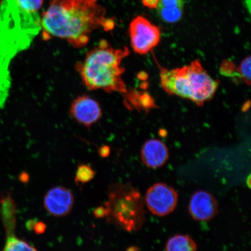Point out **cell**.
Listing matches in <instances>:
<instances>
[{"label": "cell", "instance_id": "1", "mask_svg": "<svg viewBox=\"0 0 251 251\" xmlns=\"http://www.w3.org/2000/svg\"><path fill=\"white\" fill-rule=\"evenodd\" d=\"M98 0H51L41 17L43 39H64L75 47L82 48L91 34L103 27L107 18L105 9Z\"/></svg>", "mask_w": 251, "mask_h": 251}, {"label": "cell", "instance_id": "2", "mask_svg": "<svg viewBox=\"0 0 251 251\" xmlns=\"http://www.w3.org/2000/svg\"><path fill=\"white\" fill-rule=\"evenodd\" d=\"M128 55L127 47L114 49L107 41L101 40L75 68L87 89L125 94L127 87L122 78L125 70L121 64Z\"/></svg>", "mask_w": 251, "mask_h": 251}, {"label": "cell", "instance_id": "3", "mask_svg": "<svg viewBox=\"0 0 251 251\" xmlns=\"http://www.w3.org/2000/svg\"><path fill=\"white\" fill-rule=\"evenodd\" d=\"M158 65L161 86L169 94L190 100L202 106L213 98L218 89L219 81L209 76L199 60L171 70Z\"/></svg>", "mask_w": 251, "mask_h": 251}, {"label": "cell", "instance_id": "4", "mask_svg": "<svg viewBox=\"0 0 251 251\" xmlns=\"http://www.w3.org/2000/svg\"><path fill=\"white\" fill-rule=\"evenodd\" d=\"M144 204L140 191L130 183H112L104 204L108 210L106 221L128 233L139 230L146 220Z\"/></svg>", "mask_w": 251, "mask_h": 251}, {"label": "cell", "instance_id": "5", "mask_svg": "<svg viewBox=\"0 0 251 251\" xmlns=\"http://www.w3.org/2000/svg\"><path fill=\"white\" fill-rule=\"evenodd\" d=\"M129 34L131 47L141 55L148 54L158 46L161 37L159 28L142 16L131 21Z\"/></svg>", "mask_w": 251, "mask_h": 251}, {"label": "cell", "instance_id": "6", "mask_svg": "<svg viewBox=\"0 0 251 251\" xmlns=\"http://www.w3.org/2000/svg\"><path fill=\"white\" fill-rule=\"evenodd\" d=\"M178 195L169 185L156 183L147 190L144 202L151 213L159 217L171 214L176 208Z\"/></svg>", "mask_w": 251, "mask_h": 251}, {"label": "cell", "instance_id": "7", "mask_svg": "<svg viewBox=\"0 0 251 251\" xmlns=\"http://www.w3.org/2000/svg\"><path fill=\"white\" fill-rule=\"evenodd\" d=\"M75 198L68 188L56 186L51 188L44 197L43 205L47 212L55 217H63L71 212Z\"/></svg>", "mask_w": 251, "mask_h": 251}, {"label": "cell", "instance_id": "8", "mask_svg": "<svg viewBox=\"0 0 251 251\" xmlns=\"http://www.w3.org/2000/svg\"><path fill=\"white\" fill-rule=\"evenodd\" d=\"M188 208L190 216L195 221L208 222L217 215L218 203L211 193L199 190L191 195Z\"/></svg>", "mask_w": 251, "mask_h": 251}, {"label": "cell", "instance_id": "9", "mask_svg": "<svg viewBox=\"0 0 251 251\" xmlns=\"http://www.w3.org/2000/svg\"><path fill=\"white\" fill-rule=\"evenodd\" d=\"M70 113L78 123L88 128L97 123L102 117L99 103L87 95L78 96L74 100Z\"/></svg>", "mask_w": 251, "mask_h": 251}, {"label": "cell", "instance_id": "10", "mask_svg": "<svg viewBox=\"0 0 251 251\" xmlns=\"http://www.w3.org/2000/svg\"><path fill=\"white\" fill-rule=\"evenodd\" d=\"M141 161L147 167L158 169L167 162L169 153L166 144L158 139L147 141L141 150Z\"/></svg>", "mask_w": 251, "mask_h": 251}, {"label": "cell", "instance_id": "11", "mask_svg": "<svg viewBox=\"0 0 251 251\" xmlns=\"http://www.w3.org/2000/svg\"><path fill=\"white\" fill-rule=\"evenodd\" d=\"M6 233L4 249L2 251H38L35 248L15 234L16 215L5 213L1 215Z\"/></svg>", "mask_w": 251, "mask_h": 251}, {"label": "cell", "instance_id": "12", "mask_svg": "<svg viewBox=\"0 0 251 251\" xmlns=\"http://www.w3.org/2000/svg\"><path fill=\"white\" fill-rule=\"evenodd\" d=\"M197 245L193 238L186 234H176L169 238L165 251H197Z\"/></svg>", "mask_w": 251, "mask_h": 251}, {"label": "cell", "instance_id": "13", "mask_svg": "<svg viewBox=\"0 0 251 251\" xmlns=\"http://www.w3.org/2000/svg\"><path fill=\"white\" fill-rule=\"evenodd\" d=\"M158 17L168 24H175L179 21L183 15V8L157 7Z\"/></svg>", "mask_w": 251, "mask_h": 251}, {"label": "cell", "instance_id": "14", "mask_svg": "<svg viewBox=\"0 0 251 251\" xmlns=\"http://www.w3.org/2000/svg\"><path fill=\"white\" fill-rule=\"evenodd\" d=\"M92 166L89 164L78 165L75 174V183L77 186L89 183L96 175Z\"/></svg>", "mask_w": 251, "mask_h": 251}, {"label": "cell", "instance_id": "15", "mask_svg": "<svg viewBox=\"0 0 251 251\" xmlns=\"http://www.w3.org/2000/svg\"><path fill=\"white\" fill-rule=\"evenodd\" d=\"M251 56H248L241 61V64L237 68V74L246 84H251Z\"/></svg>", "mask_w": 251, "mask_h": 251}, {"label": "cell", "instance_id": "16", "mask_svg": "<svg viewBox=\"0 0 251 251\" xmlns=\"http://www.w3.org/2000/svg\"><path fill=\"white\" fill-rule=\"evenodd\" d=\"M2 0H0V5L1 4ZM11 62L6 58L2 53L0 51V86L5 83L11 75L9 72V66Z\"/></svg>", "mask_w": 251, "mask_h": 251}, {"label": "cell", "instance_id": "17", "mask_svg": "<svg viewBox=\"0 0 251 251\" xmlns=\"http://www.w3.org/2000/svg\"><path fill=\"white\" fill-rule=\"evenodd\" d=\"M44 0H18L19 4L28 12H38L43 4Z\"/></svg>", "mask_w": 251, "mask_h": 251}, {"label": "cell", "instance_id": "18", "mask_svg": "<svg viewBox=\"0 0 251 251\" xmlns=\"http://www.w3.org/2000/svg\"><path fill=\"white\" fill-rule=\"evenodd\" d=\"M158 7L183 8L184 1L183 0H159Z\"/></svg>", "mask_w": 251, "mask_h": 251}, {"label": "cell", "instance_id": "19", "mask_svg": "<svg viewBox=\"0 0 251 251\" xmlns=\"http://www.w3.org/2000/svg\"><path fill=\"white\" fill-rule=\"evenodd\" d=\"M93 215L94 217L97 219H102L106 218L108 216V210L106 207L103 205L97 207V208L94 210Z\"/></svg>", "mask_w": 251, "mask_h": 251}, {"label": "cell", "instance_id": "20", "mask_svg": "<svg viewBox=\"0 0 251 251\" xmlns=\"http://www.w3.org/2000/svg\"><path fill=\"white\" fill-rule=\"evenodd\" d=\"M46 228L47 226L45 222L37 221L33 230L37 235H40L45 233L46 230Z\"/></svg>", "mask_w": 251, "mask_h": 251}, {"label": "cell", "instance_id": "21", "mask_svg": "<svg viewBox=\"0 0 251 251\" xmlns=\"http://www.w3.org/2000/svg\"><path fill=\"white\" fill-rule=\"evenodd\" d=\"M159 0H142L144 6L149 9H156L159 4Z\"/></svg>", "mask_w": 251, "mask_h": 251}, {"label": "cell", "instance_id": "22", "mask_svg": "<svg viewBox=\"0 0 251 251\" xmlns=\"http://www.w3.org/2000/svg\"><path fill=\"white\" fill-rule=\"evenodd\" d=\"M37 219H30L26 222V227L28 230L31 231L33 230L34 226H35V225L37 223Z\"/></svg>", "mask_w": 251, "mask_h": 251}, {"label": "cell", "instance_id": "23", "mask_svg": "<svg viewBox=\"0 0 251 251\" xmlns=\"http://www.w3.org/2000/svg\"><path fill=\"white\" fill-rule=\"evenodd\" d=\"M110 153V150L108 147H103L102 148L100 151V155L103 158H106L108 156Z\"/></svg>", "mask_w": 251, "mask_h": 251}, {"label": "cell", "instance_id": "24", "mask_svg": "<svg viewBox=\"0 0 251 251\" xmlns=\"http://www.w3.org/2000/svg\"><path fill=\"white\" fill-rule=\"evenodd\" d=\"M29 176L26 172L22 173L20 175V178L22 182L27 183L29 180Z\"/></svg>", "mask_w": 251, "mask_h": 251}, {"label": "cell", "instance_id": "25", "mask_svg": "<svg viewBox=\"0 0 251 251\" xmlns=\"http://www.w3.org/2000/svg\"><path fill=\"white\" fill-rule=\"evenodd\" d=\"M125 251H139V249L136 246H131L127 248Z\"/></svg>", "mask_w": 251, "mask_h": 251}]
</instances>
